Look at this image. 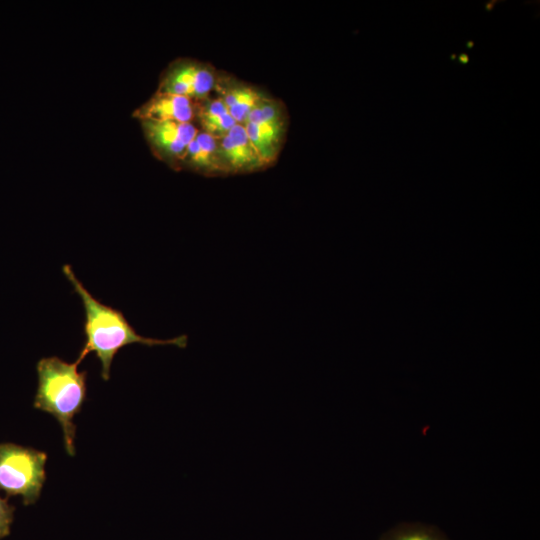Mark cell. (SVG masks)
<instances>
[{"label": "cell", "mask_w": 540, "mask_h": 540, "mask_svg": "<svg viewBox=\"0 0 540 540\" xmlns=\"http://www.w3.org/2000/svg\"><path fill=\"white\" fill-rule=\"evenodd\" d=\"M62 272L71 283L75 293L80 297L84 309L83 333L85 343L77 361H81L91 352L95 353L101 364V377L104 381L110 378L112 361L118 351L129 344L146 346L174 345L185 348L187 336L181 335L171 339H155L141 336L118 309L102 303L95 298L76 277L70 265L62 267Z\"/></svg>", "instance_id": "obj_1"}, {"label": "cell", "mask_w": 540, "mask_h": 540, "mask_svg": "<svg viewBox=\"0 0 540 540\" xmlns=\"http://www.w3.org/2000/svg\"><path fill=\"white\" fill-rule=\"evenodd\" d=\"M79 362L68 363L56 356L42 358L36 365L38 386L34 407L53 415L61 425L66 452L75 454L76 426L73 417L86 399L85 371H78Z\"/></svg>", "instance_id": "obj_2"}, {"label": "cell", "mask_w": 540, "mask_h": 540, "mask_svg": "<svg viewBox=\"0 0 540 540\" xmlns=\"http://www.w3.org/2000/svg\"><path fill=\"white\" fill-rule=\"evenodd\" d=\"M45 452L13 443L0 444V490L21 495L24 505L35 503L46 479Z\"/></svg>", "instance_id": "obj_3"}, {"label": "cell", "mask_w": 540, "mask_h": 540, "mask_svg": "<svg viewBox=\"0 0 540 540\" xmlns=\"http://www.w3.org/2000/svg\"><path fill=\"white\" fill-rule=\"evenodd\" d=\"M217 74L213 67L188 59L172 62L165 70L158 92L171 93L199 101L215 88Z\"/></svg>", "instance_id": "obj_4"}, {"label": "cell", "mask_w": 540, "mask_h": 540, "mask_svg": "<svg viewBox=\"0 0 540 540\" xmlns=\"http://www.w3.org/2000/svg\"><path fill=\"white\" fill-rule=\"evenodd\" d=\"M144 135L155 155L172 165H179L188 145L198 133L192 122L143 119Z\"/></svg>", "instance_id": "obj_5"}, {"label": "cell", "mask_w": 540, "mask_h": 540, "mask_svg": "<svg viewBox=\"0 0 540 540\" xmlns=\"http://www.w3.org/2000/svg\"><path fill=\"white\" fill-rule=\"evenodd\" d=\"M218 145L227 174L256 171L265 166L242 124L237 123L219 138Z\"/></svg>", "instance_id": "obj_6"}, {"label": "cell", "mask_w": 540, "mask_h": 540, "mask_svg": "<svg viewBox=\"0 0 540 540\" xmlns=\"http://www.w3.org/2000/svg\"><path fill=\"white\" fill-rule=\"evenodd\" d=\"M134 115L140 120L191 122L195 116V102L184 96L157 91Z\"/></svg>", "instance_id": "obj_7"}, {"label": "cell", "mask_w": 540, "mask_h": 540, "mask_svg": "<svg viewBox=\"0 0 540 540\" xmlns=\"http://www.w3.org/2000/svg\"><path fill=\"white\" fill-rule=\"evenodd\" d=\"M214 89L219 93V99L238 124H244L251 110L267 98L263 92L253 86L230 78L222 79L220 76H217Z\"/></svg>", "instance_id": "obj_8"}, {"label": "cell", "mask_w": 540, "mask_h": 540, "mask_svg": "<svg viewBox=\"0 0 540 540\" xmlns=\"http://www.w3.org/2000/svg\"><path fill=\"white\" fill-rule=\"evenodd\" d=\"M204 175L227 174L219 153L218 139L198 131L179 165Z\"/></svg>", "instance_id": "obj_9"}, {"label": "cell", "mask_w": 540, "mask_h": 540, "mask_svg": "<svg viewBox=\"0 0 540 540\" xmlns=\"http://www.w3.org/2000/svg\"><path fill=\"white\" fill-rule=\"evenodd\" d=\"M286 123L243 124L246 132L265 165L272 163L281 148Z\"/></svg>", "instance_id": "obj_10"}, {"label": "cell", "mask_w": 540, "mask_h": 540, "mask_svg": "<svg viewBox=\"0 0 540 540\" xmlns=\"http://www.w3.org/2000/svg\"><path fill=\"white\" fill-rule=\"evenodd\" d=\"M380 540H449L434 526L422 523H402L388 530Z\"/></svg>", "instance_id": "obj_11"}, {"label": "cell", "mask_w": 540, "mask_h": 540, "mask_svg": "<svg viewBox=\"0 0 540 540\" xmlns=\"http://www.w3.org/2000/svg\"><path fill=\"white\" fill-rule=\"evenodd\" d=\"M245 123H285L284 107L278 100L267 97L251 110L244 124Z\"/></svg>", "instance_id": "obj_12"}, {"label": "cell", "mask_w": 540, "mask_h": 540, "mask_svg": "<svg viewBox=\"0 0 540 540\" xmlns=\"http://www.w3.org/2000/svg\"><path fill=\"white\" fill-rule=\"evenodd\" d=\"M14 510V506L8 503L7 498L0 497V539L8 536L10 533Z\"/></svg>", "instance_id": "obj_13"}]
</instances>
